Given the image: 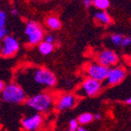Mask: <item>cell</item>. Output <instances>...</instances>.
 I'll return each instance as SVG.
<instances>
[{
	"label": "cell",
	"instance_id": "1",
	"mask_svg": "<svg viewBox=\"0 0 131 131\" xmlns=\"http://www.w3.org/2000/svg\"><path fill=\"white\" fill-rule=\"evenodd\" d=\"M16 78L21 87H28L32 83L36 86L52 88L56 84V77L53 72L42 67L24 68L16 73Z\"/></svg>",
	"mask_w": 131,
	"mask_h": 131
},
{
	"label": "cell",
	"instance_id": "2",
	"mask_svg": "<svg viewBox=\"0 0 131 131\" xmlns=\"http://www.w3.org/2000/svg\"><path fill=\"white\" fill-rule=\"evenodd\" d=\"M26 104L28 107L36 110L39 113H48L52 109L54 99L50 94L46 92L39 93L26 99Z\"/></svg>",
	"mask_w": 131,
	"mask_h": 131
},
{
	"label": "cell",
	"instance_id": "3",
	"mask_svg": "<svg viewBox=\"0 0 131 131\" xmlns=\"http://www.w3.org/2000/svg\"><path fill=\"white\" fill-rule=\"evenodd\" d=\"M1 98L9 104H22L27 99V94L25 90L18 85V83H11L5 85L4 90L1 93Z\"/></svg>",
	"mask_w": 131,
	"mask_h": 131
},
{
	"label": "cell",
	"instance_id": "4",
	"mask_svg": "<svg viewBox=\"0 0 131 131\" xmlns=\"http://www.w3.org/2000/svg\"><path fill=\"white\" fill-rule=\"evenodd\" d=\"M25 33L28 36V43L30 45H37L40 43L44 38V32L41 27L34 21H28L27 23Z\"/></svg>",
	"mask_w": 131,
	"mask_h": 131
},
{
	"label": "cell",
	"instance_id": "5",
	"mask_svg": "<svg viewBox=\"0 0 131 131\" xmlns=\"http://www.w3.org/2000/svg\"><path fill=\"white\" fill-rule=\"evenodd\" d=\"M102 89L101 82L96 81L94 79H85L77 91L78 95L81 96H95L100 93Z\"/></svg>",
	"mask_w": 131,
	"mask_h": 131
},
{
	"label": "cell",
	"instance_id": "6",
	"mask_svg": "<svg viewBox=\"0 0 131 131\" xmlns=\"http://www.w3.org/2000/svg\"><path fill=\"white\" fill-rule=\"evenodd\" d=\"M19 50V43L15 38L6 36L0 42V55L3 57H11Z\"/></svg>",
	"mask_w": 131,
	"mask_h": 131
},
{
	"label": "cell",
	"instance_id": "7",
	"mask_svg": "<svg viewBox=\"0 0 131 131\" xmlns=\"http://www.w3.org/2000/svg\"><path fill=\"white\" fill-rule=\"evenodd\" d=\"M110 71V68L105 67L103 65H100L99 63H91L88 65L86 69V73L88 74L89 78L94 79L96 81L103 82L106 80V77L108 75V72Z\"/></svg>",
	"mask_w": 131,
	"mask_h": 131
},
{
	"label": "cell",
	"instance_id": "8",
	"mask_svg": "<svg viewBox=\"0 0 131 131\" xmlns=\"http://www.w3.org/2000/svg\"><path fill=\"white\" fill-rule=\"evenodd\" d=\"M96 62L105 67L110 68L118 62V56L111 50H104L97 54Z\"/></svg>",
	"mask_w": 131,
	"mask_h": 131
},
{
	"label": "cell",
	"instance_id": "9",
	"mask_svg": "<svg viewBox=\"0 0 131 131\" xmlns=\"http://www.w3.org/2000/svg\"><path fill=\"white\" fill-rule=\"evenodd\" d=\"M126 75H127V71L125 70V68L114 67L110 69L105 81H106L108 85L113 86V85H116L118 83H120L126 78Z\"/></svg>",
	"mask_w": 131,
	"mask_h": 131
},
{
	"label": "cell",
	"instance_id": "10",
	"mask_svg": "<svg viewBox=\"0 0 131 131\" xmlns=\"http://www.w3.org/2000/svg\"><path fill=\"white\" fill-rule=\"evenodd\" d=\"M77 103L76 95L71 94H64L61 95L56 101V108L59 111H65L71 109Z\"/></svg>",
	"mask_w": 131,
	"mask_h": 131
},
{
	"label": "cell",
	"instance_id": "11",
	"mask_svg": "<svg viewBox=\"0 0 131 131\" xmlns=\"http://www.w3.org/2000/svg\"><path fill=\"white\" fill-rule=\"evenodd\" d=\"M42 121H43L42 116L38 113L23 118L21 121V125L23 128L26 129L27 131H35L41 126Z\"/></svg>",
	"mask_w": 131,
	"mask_h": 131
},
{
	"label": "cell",
	"instance_id": "12",
	"mask_svg": "<svg viewBox=\"0 0 131 131\" xmlns=\"http://www.w3.org/2000/svg\"><path fill=\"white\" fill-rule=\"evenodd\" d=\"M94 19L97 23L104 26H107L112 23V18H110V16L108 15L105 10H101L97 13H95L94 15Z\"/></svg>",
	"mask_w": 131,
	"mask_h": 131
},
{
	"label": "cell",
	"instance_id": "13",
	"mask_svg": "<svg viewBox=\"0 0 131 131\" xmlns=\"http://www.w3.org/2000/svg\"><path fill=\"white\" fill-rule=\"evenodd\" d=\"M46 25L47 27H49L51 29H59L61 27V23L60 21V19L56 17H49L46 19Z\"/></svg>",
	"mask_w": 131,
	"mask_h": 131
},
{
	"label": "cell",
	"instance_id": "14",
	"mask_svg": "<svg viewBox=\"0 0 131 131\" xmlns=\"http://www.w3.org/2000/svg\"><path fill=\"white\" fill-rule=\"evenodd\" d=\"M76 120L78 122V124L81 125V126L89 124V123H91L94 120V115H92L91 113H83L78 116Z\"/></svg>",
	"mask_w": 131,
	"mask_h": 131
},
{
	"label": "cell",
	"instance_id": "15",
	"mask_svg": "<svg viewBox=\"0 0 131 131\" xmlns=\"http://www.w3.org/2000/svg\"><path fill=\"white\" fill-rule=\"evenodd\" d=\"M39 50L40 53L43 55H49L50 53L52 52L53 45L50 43H47L45 41H41L39 45Z\"/></svg>",
	"mask_w": 131,
	"mask_h": 131
},
{
	"label": "cell",
	"instance_id": "16",
	"mask_svg": "<svg viewBox=\"0 0 131 131\" xmlns=\"http://www.w3.org/2000/svg\"><path fill=\"white\" fill-rule=\"evenodd\" d=\"M93 5L99 10H106L110 6L109 0H93Z\"/></svg>",
	"mask_w": 131,
	"mask_h": 131
},
{
	"label": "cell",
	"instance_id": "17",
	"mask_svg": "<svg viewBox=\"0 0 131 131\" xmlns=\"http://www.w3.org/2000/svg\"><path fill=\"white\" fill-rule=\"evenodd\" d=\"M123 38H124V36L121 35V34H114V35L111 36V41L115 45H120Z\"/></svg>",
	"mask_w": 131,
	"mask_h": 131
},
{
	"label": "cell",
	"instance_id": "18",
	"mask_svg": "<svg viewBox=\"0 0 131 131\" xmlns=\"http://www.w3.org/2000/svg\"><path fill=\"white\" fill-rule=\"evenodd\" d=\"M79 127V124L76 119H72L69 122V130L70 131H76Z\"/></svg>",
	"mask_w": 131,
	"mask_h": 131
},
{
	"label": "cell",
	"instance_id": "19",
	"mask_svg": "<svg viewBox=\"0 0 131 131\" xmlns=\"http://www.w3.org/2000/svg\"><path fill=\"white\" fill-rule=\"evenodd\" d=\"M6 20H7V16H6V13L3 12V11H0V28H5Z\"/></svg>",
	"mask_w": 131,
	"mask_h": 131
},
{
	"label": "cell",
	"instance_id": "20",
	"mask_svg": "<svg viewBox=\"0 0 131 131\" xmlns=\"http://www.w3.org/2000/svg\"><path fill=\"white\" fill-rule=\"evenodd\" d=\"M131 43V38L130 37H124L122 39V41H121V46L123 47H127L128 45H130Z\"/></svg>",
	"mask_w": 131,
	"mask_h": 131
},
{
	"label": "cell",
	"instance_id": "21",
	"mask_svg": "<svg viewBox=\"0 0 131 131\" xmlns=\"http://www.w3.org/2000/svg\"><path fill=\"white\" fill-rule=\"evenodd\" d=\"M6 36H7V28H0V42L2 41V40L4 39V38L6 37Z\"/></svg>",
	"mask_w": 131,
	"mask_h": 131
},
{
	"label": "cell",
	"instance_id": "22",
	"mask_svg": "<svg viewBox=\"0 0 131 131\" xmlns=\"http://www.w3.org/2000/svg\"><path fill=\"white\" fill-rule=\"evenodd\" d=\"M43 39H44V41L47 42V43L52 44L53 42H54V37H53L52 35H47V36H45Z\"/></svg>",
	"mask_w": 131,
	"mask_h": 131
},
{
	"label": "cell",
	"instance_id": "23",
	"mask_svg": "<svg viewBox=\"0 0 131 131\" xmlns=\"http://www.w3.org/2000/svg\"><path fill=\"white\" fill-rule=\"evenodd\" d=\"M83 5L86 7H90L93 5V0H83Z\"/></svg>",
	"mask_w": 131,
	"mask_h": 131
},
{
	"label": "cell",
	"instance_id": "24",
	"mask_svg": "<svg viewBox=\"0 0 131 131\" xmlns=\"http://www.w3.org/2000/svg\"><path fill=\"white\" fill-rule=\"evenodd\" d=\"M5 83L4 82H2V81H0V94L2 93V91L4 90V88H5Z\"/></svg>",
	"mask_w": 131,
	"mask_h": 131
},
{
	"label": "cell",
	"instance_id": "25",
	"mask_svg": "<svg viewBox=\"0 0 131 131\" xmlns=\"http://www.w3.org/2000/svg\"><path fill=\"white\" fill-rule=\"evenodd\" d=\"M76 131H89L88 129H86L85 127H83V126L82 127H78V128H77Z\"/></svg>",
	"mask_w": 131,
	"mask_h": 131
},
{
	"label": "cell",
	"instance_id": "26",
	"mask_svg": "<svg viewBox=\"0 0 131 131\" xmlns=\"http://www.w3.org/2000/svg\"><path fill=\"white\" fill-rule=\"evenodd\" d=\"M18 10H17V9H12V10H11V14H12V15H14V16H16V15H18Z\"/></svg>",
	"mask_w": 131,
	"mask_h": 131
},
{
	"label": "cell",
	"instance_id": "27",
	"mask_svg": "<svg viewBox=\"0 0 131 131\" xmlns=\"http://www.w3.org/2000/svg\"><path fill=\"white\" fill-rule=\"evenodd\" d=\"M94 119H97V120H99V119L101 118V115H99V114H95V115L94 116Z\"/></svg>",
	"mask_w": 131,
	"mask_h": 131
},
{
	"label": "cell",
	"instance_id": "28",
	"mask_svg": "<svg viewBox=\"0 0 131 131\" xmlns=\"http://www.w3.org/2000/svg\"><path fill=\"white\" fill-rule=\"evenodd\" d=\"M125 103L127 104V105H130L131 104V98L130 97H128L127 99H126V100H125Z\"/></svg>",
	"mask_w": 131,
	"mask_h": 131
},
{
	"label": "cell",
	"instance_id": "29",
	"mask_svg": "<svg viewBox=\"0 0 131 131\" xmlns=\"http://www.w3.org/2000/svg\"><path fill=\"white\" fill-rule=\"evenodd\" d=\"M0 103H1V96H0Z\"/></svg>",
	"mask_w": 131,
	"mask_h": 131
},
{
	"label": "cell",
	"instance_id": "30",
	"mask_svg": "<svg viewBox=\"0 0 131 131\" xmlns=\"http://www.w3.org/2000/svg\"><path fill=\"white\" fill-rule=\"evenodd\" d=\"M67 131H70V130H67Z\"/></svg>",
	"mask_w": 131,
	"mask_h": 131
}]
</instances>
